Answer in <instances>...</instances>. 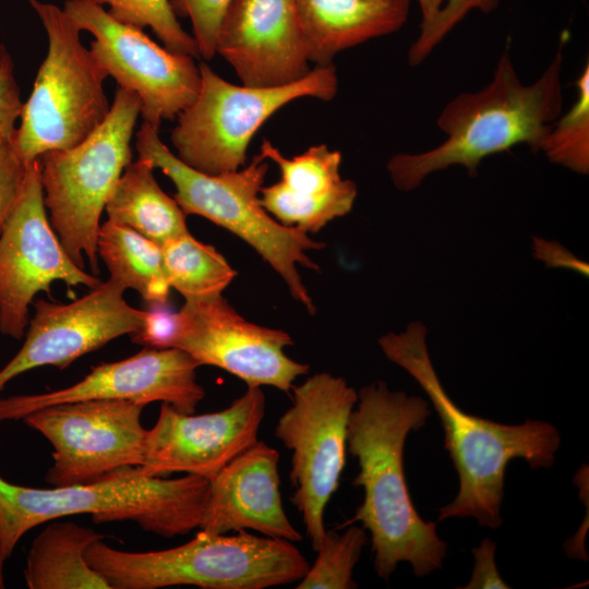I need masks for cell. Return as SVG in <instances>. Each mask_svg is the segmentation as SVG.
Listing matches in <instances>:
<instances>
[{"label": "cell", "instance_id": "cell-22", "mask_svg": "<svg viewBox=\"0 0 589 589\" xmlns=\"http://www.w3.org/2000/svg\"><path fill=\"white\" fill-rule=\"evenodd\" d=\"M105 534L72 521L53 519L28 550L24 579L29 589H110L85 558L86 549Z\"/></svg>", "mask_w": 589, "mask_h": 589}, {"label": "cell", "instance_id": "cell-24", "mask_svg": "<svg viewBox=\"0 0 589 589\" xmlns=\"http://www.w3.org/2000/svg\"><path fill=\"white\" fill-rule=\"evenodd\" d=\"M97 255L105 263L109 278L124 289L135 290L149 304L168 302L171 287L161 245L108 219L98 230Z\"/></svg>", "mask_w": 589, "mask_h": 589}, {"label": "cell", "instance_id": "cell-21", "mask_svg": "<svg viewBox=\"0 0 589 589\" xmlns=\"http://www.w3.org/2000/svg\"><path fill=\"white\" fill-rule=\"evenodd\" d=\"M308 58L332 64L338 52L400 29L410 0H293Z\"/></svg>", "mask_w": 589, "mask_h": 589}, {"label": "cell", "instance_id": "cell-18", "mask_svg": "<svg viewBox=\"0 0 589 589\" xmlns=\"http://www.w3.org/2000/svg\"><path fill=\"white\" fill-rule=\"evenodd\" d=\"M216 53L251 87L292 84L312 70L293 0H231Z\"/></svg>", "mask_w": 589, "mask_h": 589}, {"label": "cell", "instance_id": "cell-16", "mask_svg": "<svg viewBox=\"0 0 589 589\" xmlns=\"http://www.w3.org/2000/svg\"><path fill=\"white\" fill-rule=\"evenodd\" d=\"M124 290L109 278L69 303L36 300L24 344L0 369V392L26 371L45 365L65 369L109 341L137 332L145 311L131 306Z\"/></svg>", "mask_w": 589, "mask_h": 589}, {"label": "cell", "instance_id": "cell-4", "mask_svg": "<svg viewBox=\"0 0 589 589\" xmlns=\"http://www.w3.org/2000/svg\"><path fill=\"white\" fill-rule=\"evenodd\" d=\"M208 493L206 478L148 477L136 467L52 488L19 485L0 477V544L8 558L27 531L72 515H91L96 524L131 520L166 538L187 534L200 528Z\"/></svg>", "mask_w": 589, "mask_h": 589}, {"label": "cell", "instance_id": "cell-6", "mask_svg": "<svg viewBox=\"0 0 589 589\" xmlns=\"http://www.w3.org/2000/svg\"><path fill=\"white\" fill-rule=\"evenodd\" d=\"M135 147L140 158L148 159L173 182V199L185 215L205 217L241 238L280 275L291 296L314 313L298 265L317 271L306 252L321 250L324 244L298 228L280 224L262 206L260 194L267 159L259 153L242 169L204 173L181 161L161 142L158 130L146 122L136 133Z\"/></svg>", "mask_w": 589, "mask_h": 589}, {"label": "cell", "instance_id": "cell-12", "mask_svg": "<svg viewBox=\"0 0 589 589\" xmlns=\"http://www.w3.org/2000/svg\"><path fill=\"white\" fill-rule=\"evenodd\" d=\"M144 406L121 399H89L41 408L23 421L52 446L46 482L52 486L93 481L143 461L147 430Z\"/></svg>", "mask_w": 589, "mask_h": 589}, {"label": "cell", "instance_id": "cell-19", "mask_svg": "<svg viewBox=\"0 0 589 589\" xmlns=\"http://www.w3.org/2000/svg\"><path fill=\"white\" fill-rule=\"evenodd\" d=\"M279 453L257 441L209 480L200 530L226 534L253 530L298 542L301 533L288 519L280 494Z\"/></svg>", "mask_w": 589, "mask_h": 589}, {"label": "cell", "instance_id": "cell-10", "mask_svg": "<svg viewBox=\"0 0 589 589\" xmlns=\"http://www.w3.org/2000/svg\"><path fill=\"white\" fill-rule=\"evenodd\" d=\"M292 389V405L278 419L275 436L291 450L290 501L316 551L326 533L324 509L346 464L348 421L358 393L329 373L314 374Z\"/></svg>", "mask_w": 589, "mask_h": 589}, {"label": "cell", "instance_id": "cell-25", "mask_svg": "<svg viewBox=\"0 0 589 589\" xmlns=\"http://www.w3.org/2000/svg\"><path fill=\"white\" fill-rule=\"evenodd\" d=\"M161 251L168 283L185 301L221 296L237 275L214 247L190 232L168 241Z\"/></svg>", "mask_w": 589, "mask_h": 589}, {"label": "cell", "instance_id": "cell-7", "mask_svg": "<svg viewBox=\"0 0 589 589\" xmlns=\"http://www.w3.org/2000/svg\"><path fill=\"white\" fill-rule=\"evenodd\" d=\"M141 112L139 96L118 87L110 111L80 144L40 155V180L49 221L73 262L99 273L97 236L106 203L131 163V140Z\"/></svg>", "mask_w": 589, "mask_h": 589}, {"label": "cell", "instance_id": "cell-1", "mask_svg": "<svg viewBox=\"0 0 589 589\" xmlns=\"http://www.w3.org/2000/svg\"><path fill=\"white\" fill-rule=\"evenodd\" d=\"M347 428V450L358 460L352 485L363 489V502L352 518L371 533L374 569L387 580L400 562L411 564L417 577L443 566L447 544L436 522L416 510L404 471V448L410 431L421 429L431 414L429 401L388 389L384 382L358 393Z\"/></svg>", "mask_w": 589, "mask_h": 589}, {"label": "cell", "instance_id": "cell-32", "mask_svg": "<svg viewBox=\"0 0 589 589\" xmlns=\"http://www.w3.org/2000/svg\"><path fill=\"white\" fill-rule=\"evenodd\" d=\"M179 325L178 312L166 303L149 304L141 328L131 334L137 345L149 348H172Z\"/></svg>", "mask_w": 589, "mask_h": 589}, {"label": "cell", "instance_id": "cell-9", "mask_svg": "<svg viewBox=\"0 0 589 589\" xmlns=\"http://www.w3.org/2000/svg\"><path fill=\"white\" fill-rule=\"evenodd\" d=\"M199 67V94L177 117L170 139L181 161L208 175L240 169L254 134L285 105L301 97L329 101L338 88L333 63L315 65L302 80L275 87L235 85L207 64Z\"/></svg>", "mask_w": 589, "mask_h": 589}, {"label": "cell", "instance_id": "cell-33", "mask_svg": "<svg viewBox=\"0 0 589 589\" xmlns=\"http://www.w3.org/2000/svg\"><path fill=\"white\" fill-rule=\"evenodd\" d=\"M23 104L14 76L12 57L3 45H0V143L12 140Z\"/></svg>", "mask_w": 589, "mask_h": 589}, {"label": "cell", "instance_id": "cell-2", "mask_svg": "<svg viewBox=\"0 0 589 589\" xmlns=\"http://www.w3.org/2000/svg\"><path fill=\"white\" fill-rule=\"evenodd\" d=\"M426 327L410 323L399 333L378 339L386 358L405 369L421 386L444 430V448L459 477L456 497L440 508L437 520L473 517L480 526L502 525L501 504L508 464L524 459L531 469L550 468L561 444L558 430L541 420L509 425L469 414L443 388L433 368Z\"/></svg>", "mask_w": 589, "mask_h": 589}, {"label": "cell", "instance_id": "cell-26", "mask_svg": "<svg viewBox=\"0 0 589 589\" xmlns=\"http://www.w3.org/2000/svg\"><path fill=\"white\" fill-rule=\"evenodd\" d=\"M577 99L544 136L540 151L552 163L578 173L589 171V64L575 82Z\"/></svg>", "mask_w": 589, "mask_h": 589}, {"label": "cell", "instance_id": "cell-30", "mask_svg": "<svg viewBox=\"0 0 589 589\" xmlns=\"http://www.w3.org/2000/svg\"><path fill=\"white\" fill-rule=\"evenodd\" d=\"M231 0H170L176 14L189 17L200 57L211 60L221 17Z\"/></svg>", "mask_w": 589, "mask_h": 589}, {"label": "cell", "instance_id": "cell-8", "mask_svg": "<svg viewBox=\"0 0 589 589\" xmlns=\"http://www.w3.org/2000/svg\"><path fill=\"white\" fill-rule=\"evenodd\" d=\"M28 1L47 33L48 52L13 137L26 163L80 144L103 123L111 106L104 91L108 73L81 43L80 28L63 9Z\"/></svg>", "mask_w": 589, "mask_h": 589}, {"label": "cell", "instance_id": "cell-5", "mask_svg": "<svg viewBox=\"0 0 589 589\" xmlns=\"http://www.w3.org/2000/svg\"><path fill=\"white\" fill-rule=\"evenodd\" d=\"M85 558L110 589H265L299 581L310 566L292 542L247 530L231 536L201 530L184 544L146 552L122 551L98 540L86 549Z\"/></svg>", "mask_w": 589, "mask_h": 589}, {"label": "cell", "instance_id": "cell-36", "mask_svg": "<svg viewBox=\"0 0 589 589\" xmlns=\"http://www.w3.org/2000/svg\"><path fill=\"white\" fill-rule=\"evenodd\" d=\"M446 0H418L422 14L421 25L431 22L443 8Z\"/></svg>", "mask_w": 589, "mask_h": 589}, {"label": "cell", "instance_id": "cell-28", "mask_svg": "<svg viewBox=\"0 0 589 589\" xmlns=\"http://www.w3.org/2000/svg\"><path fill=\"white\" fill-rule=\"evenodd\" d=\"M108 4V13L116 20L136 26L151 27L168 50L199 58L193 36L177 20L170 0H86Z\"/></svg>", "mask_w": 589, "mask_h": 589}, {"label": "cell", "instance_id": "cell-35", "mask_svg": "<svg viewBox=\"0 0 589 589\" xmlns=\"http://www.w3.org/2000/svg\"><path fill=\"white\" fill-rule=\"evenodd\" d=\"M534 256L551 267H565L588 275V264L575 257L568 250L554 241L533 238Z\"/></svg>", "mask_w": 589, "mask_h": 589}, {"label": "cell", "instance_id": "cell-15", "mask_svg": "<svg viewBox=\"0 0 589 589\" xmlns=\"http://www.w3.org/2000/svg\"><path fill=\"white\" fill-rule=\"evenodd\" d=\"M264 414L261 387H248L229 407L203 414L181 412L161 402L136 469L148 477L184 472L211 480L259 441Z\"/></svg>", "mask_w": 589, "mask_h": 589}, {"label": "cell", "instance_id": "cell-13", "mask_svg": "<svg viewBox=\"0 0 589 589\" xmlns=\"http://www.w3.org/2000/svg\"><path fill=\"white\" fill-rule=\"evenodd\" d=\"M89 289L101 280L67 253L46 213L39 158L27 165L19 201L0 233V333L21 339L35 296L53 281Z\"/></svg>", "mask_w": 589, "mask_h": 589}, {"label": "cell", "instance_id": "cell-27", "mask_svg": "<svg viewBox=\"0 0 589 589\" xmlns=\"http://www.w3.org/2000/svg\"><path fill=\"white\" fill-rule=\"evenodd\" d=\"M347 527V526H346ZM363 527L348 525L342 533L326 531L316 558L298 581L297 589H353L352 572L366 542Z\"/></svg>", "mask_w": 589, "mask_h": 589}, {"label": "cell", "instance_id": "cell-3", "mask_svg": "<svg viewBox=\"0 0 589 589\" xmlns=\"http://www.w3.org/2000/svg\"><path fill=\"white\" fill-rule=\"evenodd\" d=\"M563 47L532 84H524L506 47L492 81L482 89L461 93L446 104L437 127L447 135L426 152L394 155L387 164L399 190L411 191L426 176L454 165L464 166L469 176L478 172L488 156L526 144L538 153L552 123L561 116Z\"/></svg>", "mask_w": 589, "mask_h": 589}, {"label": "cell", "instance_id": "cell-23", "mask_svg": "<svg viewBox=\"0 0 589 589\" xmlns=\"http://www.w3.org/2000/svg\"><path fill=\"white\" fill-rule=\"evenodd\" d=\"M145 158L130 163L116 183L105 211L108 219L164 245L189 232L185 214L157 183Z\"/></svg>", "mask_w": 589, "mask_h": 589}, {"label": "cell", "instance_id": "cell-31", "mask_svg": "<svg viewBox=\"0 0 589 589\" xmlns=\"http://www.w3.org/2000/svg\"><path fill=\"white\" fill-rule=\"evenodd\" d=\"M27 165L17 154L13 139L0 143V233L23 190Z\"/></svg>", "mask_w": 589, "mask_h": 589}, {"label": "cell", "instance_id": "cell-20", "mask_svg": "<svg viewBox=\"0 0 589 589\" xmlns=\"http://www.w3.org/2000/svg\"><path fill=\"white\" fill-rule=\"evenodd\" d=\"M260 154L280 170L281 180L263 187L260 197L265 211L280 224L316 232L351 211L357 185L340 176V152L321 144L287 158L264 140Z\"/></svg>", "mask_w": 589, "mask_h": 589}, {"label": "cell", "instance_id": "cell-11", "mask_svg": "<svg viewBox=\"0 0 589 589\" xmlns=\"http://www.w3.org/2000/svg\"><path fill=\"white\" fill-rule=\"evenodd\" d=\"M63 11L80 31L94 36L89 50L118 87L139 96L144 122L159 130L195 100L201 85L195 58L158 46L142 28L116 20L94 2L67 0Z\"/></svg>", "mask_w": 589, "mask_h": 589}, {"label": "cell", "instance_id": "cell-17", "mask_svg": "<svg viewBox=\"0 0 589 589\" xmlns=\"http://www.w3.org/2000/svg\"><path fill=\"white\" fill-rule=\"evenodd\" d=\"M199 366L181 349L145 347L123 360L93 366L83 380L68 387L0 399V421L23 420L48 406L89 399L130 400L144 407L160 401L193 413L205 396L196 380Z\"/></svg>", "mask_w": 589, "mask_h": 589}, {"label": "cell", "instance_id": "cell-29", "mask_svg": "<svg viewBox=\"0 0 589 589\" xmlns=\"http://www.w3.org/2000/svg\"><path fill=\"white\" fill-rule=\"evenodd\" d=\"M498 4L500 0H446L431 22L420 25V34L409 48V64H420L470 11L490 13Z\"/></svg>", "mask_w": 589, "mask_h": 589}, {"label": "cell", "instance_id": "cell-14", "mask_svg": "<svg viewBox=\"0 0 589 589\" xmlns=\"http://www.w3.org/2000/svg\"><path fill=\"white\" fill-rule=\"evenodd\" d=\"M172 348L190 354L199 365L220 368L248 387L273 386L289 393L309 365L285 353L293 344L284 330L244 320L223 296L185 301L178 311Z\"/></svg>", "mask_w": 589, "mask_h": 589}, {"label": "cell", "instance_id": "cell-34", "mask_svg": "<svg viewBox=\"0 0 589 589\" xmlns=\"http://www.w3.org/2000/svg\"><path fill=\"white\" fill-rule=\"evenodd\" d=\"M496 542L483 539L479 546L472 549L474 568L469 582L462 589H508L510 588L500 576L494 553Z\"/></svg>", "mask_w": 589, "mask_h": 589}, {"label": "cell", "instance_id": "cell-37", "mask_svg": "<svg viewBox=\"0 0 589 589\" xmlns=\"http://www.w3.org/2000/svg\"><path fill=\"white\" fill-rule=\"evenodd\" d=\"M7 560L4 553H3V550L1 548V544H0V589H3L5 587V584H4V575H3V565H4V561Z\"/></svg>", "mask_w": 589, "mask_h": 589}]
</instances>
